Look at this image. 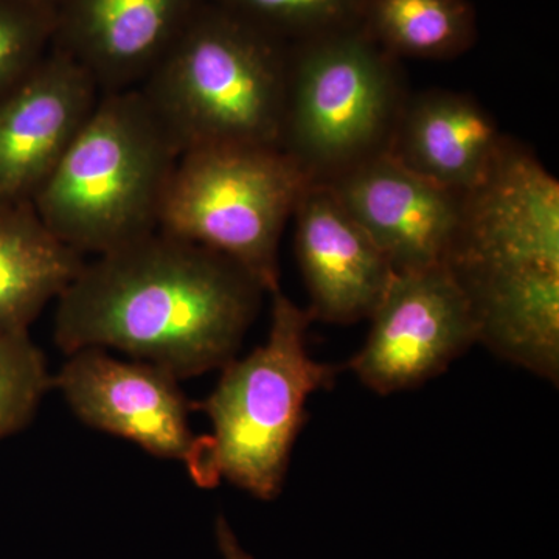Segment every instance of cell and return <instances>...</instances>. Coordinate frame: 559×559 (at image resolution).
<instances>
[{"label": "cell", "mask_w": 559, "mask_h": 559, "mask_svg": "<svg viewBox=\"0 0 559 559\" xmlns=\"http://www.w3.org/2000/svg\"><path fill=\"white\" fill-rule=\"evenodd\" d=\"M264 293L234 260L156 230L84 261L53 337L68 355L116 348L187 380L235 359Z\"/></svg>", "instance_id": "1"}, {"label": "cell", "mask_w": 559, "mask_h": 559, "mask_svg": "<svg viewBox=\"0 0 559 559\" xmlns=\"http://www.w3.org/2000/svg\"><path fill=\"white\" fill-rule=\"evenodd\" d=\"M271 296L266 342L226 364L213 392L193 403L212 423V433L198 437L183 463L200 488L227 480L253 498H278L307 423L308 400L336 381L337 367L308 352L310 310L280 289Z\"/></svg>", "instance_id": "2"}, {"label": "cell", "mask_w": 559, "mask_h": 559, "mask_svg": "<svg viewBox=\"0 0 559 559\" xmlns=\"http://www.w3.org/2000/svg\"><path fill=\"white\" fill-rule=\"evenodd\" d=\"M289 44L212 0L138 87L179 156L277 146Z\"/></svg>", "instance_id": "3"}, {"label": "cell", "mask_w": 559, "mask_h": 559, "mask_svg": "<svg viewBox=\"0 0 559 559\" xmlns=\"http://www.w3.org/2000/svg\"><path fill=\"white\" fill-rule=\"evenodd\" d=\"M178 159L138 90L102 94L32 205L70 249L102 255L159 230Z\"/></svg>", "instance_id": "4"}, {"label": "cell", "mask_w": 559, "mask_h": 559, "mask_svg": "<svg viewBox=\"0 0 559 559\" xmlns=\"http://www.w3.org/2000/svg\"><path fill=\"white\" fill-rule=\"evenodd\" d=\"M407 97L400 61L360 25L289 44L280 148L330 183L388 154Z\"/></svg>", "instance_id": "5"}, {"label": "cell", "mask_w": 559, "mask_h": 559, "mask_svg": "<svg viewBox=\"0 0 559 559\" xmlns=\"http://www.w3.org/2000/svg\"><path fill=\"white\" fill-rule=\"evenodd\" d=\"M310 183L277 146L189 151L173 170L159 230L234 260L272 294L283 230Z\"/></svg>", "instance_id": "6"}, {"label": "cell", "mask_w": 559, "mask_h": 559, "mask_svg": "<svg viewBox=\"0 0 559 559\" xmlns=\"http://www.w3.org/2000/svg\"><path fill=\"white\" fill-rule=\"evenodd\" d=\"M455 278L559 270V182L516 140L503 139L484 178L463 193Z\"/></svg>", "instance_id": "7"}, {"label": "cell", "mask_w": 559, "mask_h": 559, "mask_svg": "<svg viewBox=\"0 0 559 559\" xmlns=\"http://www.w3.org/2000/svg\"><path fill=\"white\" fill-rule=\"evenodd\" d=\"M369 320L349 369L380 395L425 384L477 344L468 296L448 266L395 274Z\"/></svg>", "instance_id": "8"}, {"label": "cell", "mask_w": 559, "mask_h": 559, "mask_svg": "<svg viewBox=\"0 0 559 559\" xmlns=\"http://www.w3.org/2000/svg\"><path fill=\"white\" fill-rule=\"evenodd\" d=\"M53 385L91 428L139 444L154 457L186 463L193 450V401L170 371L145 360H119L105 348L69 355Z\"/></svg>", "instance_id": "9"}, {"label": "cell", "mask_w": 559, "mask_h": 559, "mask_svg": "<svg viewBox=\"0 0 559 559\" xmlns=\"http://www.w3.org/2000/svg\"><path fill=\"white\" fill-rule=\"evenodd\" d=\"M100 97L90 73L50 47L0 100V205L32 204Z\"/></svg>", "instance_id": "10"}, {"label": "cell", "mask_w": 559, "mask_h": 559, "mask_svg": "<svg viewBox=\"0 0 559 559\" xmlns=\"http://www.w3.org/2000/svg\"><path fill=\"white\" fill-rule=\"evenodd\" d=\"M384 253L395 274L447 266L463 193L415 175L388 154L325 183Z\"/></svg>", "instance_id": "11"}, {"label": "cell", "mask_w": 559, "mask_h": 559, "mask_svg": "<svg viewBox=\"0 0 559 559\" xmlns=\"http://www.w3.org/2000/svg\"><path fill=\"white\" fill-rule=\"evenodd\" d=\"M210 0H60L51 47L102 94L138 90Z\"/></svg>", "instance_id": "12"}, {"label": "cell", "mask_w": 559, "mask_h": 559, "mask_svg": "<svg viewBox=\"0 0 559 559\" xmlns=\"http://www.w3.org/2000/svg\"><path fill=\"white\" fill-rule=\"evenodd\" d=\"M312 319H370L395 277L389 260L325 183H310L293 215Z\"/></svg>", "instance_id": "13"}, {"label": "cell", "mask_w": 559, "mask_h": 559, "mask_svg": "<svg viewBox=\"0 0 559 559\" xmlns=\"http://www.w3.org/2000/svg\"><path fill=\"white\" fill-rule=\"evenodd\" d=\"M503 139L476 98L426 90L404 103L388 156L437 186L465 193L484 178Z\"/></svg>", "instance_id": "14"}, {"label": "cell", "mask_w": 559, "mask_h": 559, "mask_svg": "<svg viewBox=\"0 0 559 559\" xmlns=\"http://www.w3.org/2000/svg\"><path fill=\"white\" fill-rule=\"evenodd\" d=\"M84 261L44 226L32 204L0 205V334L28 333Z\"/></svg>", "instance_id": "15"}, {"label": "cell", "mask_w": 559, "mask_h": 559, "mask_svg": "<svg viewBox=\"0 0 559 559\" xmlns=\"http://www.w3.org/2000/svg\"><path fill=\"white\" fill-rule=\"evenodd\" d=\"M360 28L399 61H447L476 43L477 14L469 0H369Z\"/></svg>", "instance_id": "16"}, {"label": "cell", "mask_w": 559, "mask_h": 559, "mask_svg": "<svg viewBox=\"0 0 559 559\" xmlns=\"http://www.w3.org/2000/svg\"><path fill=\"white\" fill-rule=\"evenodd\" d=\"M275 38L293 44L359 27L369 0H212Z\"/></svg>", "instance_id": "17"}, {"label": "cell", "mask_w": 559, "mask_h": 559, "mask_svg": "<svg viewBox=\"0 0 559 559\" xmlns=\"http://www.w3.org/2000/svg\"><path fill=\"white\" fill-rule=\"evenodd\" d=\"M51 385L46 356L31 333L0 334V441L31 425Z\"/></svg>", "instance_id": "18"}, {"label": "cell", "mask_w": 559, "mask_h": 559, "mask_svg": "<svg viewBox=\"0 0 559 559\" xmlns=\"http://www.w3.org/2000/svg\"><path fill=\"white\" fill-rule=\"evenodd\" d=\"M53 11L0 0V100L50 50Z\"/></svg>", "instance_id": "19"}, {"label": "cell", "mask_w": 559, "mask_h": 559, "mask_svg": "<svg viewBox=\"0 0 559 559\" xmlns=\"http://www.w3.org/2000/svg\"><path fill=\"white\" fill-rule=\"evenodd\" d=\"M215 535L224 559H253L238 543L237 536H235L234 530H231L226 518H216Z\"/></svg>", "instance_id": "20"}, {"label": "cell", "mask_w": 559, "mask_h": 559, "mask_svg": "<svg viewBox=\"0 0 559 559\" xmlns=\"http://www.w3.org/2000/svg\"><path fill=\"white\" fill-rule=\"evenodd\" d=\"M13 2L24 3V5L36 7V9L55 11L60 0H13Z\"/></svg>", "instance_id": "21"}]
</instances>
